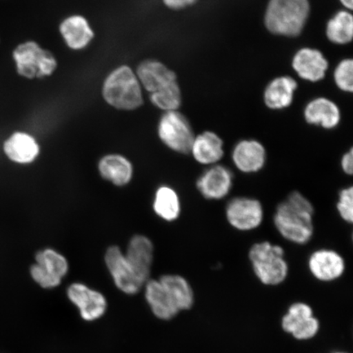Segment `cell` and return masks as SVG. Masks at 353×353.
Segmentation results:
<instances>
[{"instance_id":"6da1fadb","label":"cell","mask_w":353,"mask_h":353,"mask_svg":"<svg viewBox=\"0 0 353 353\" xmlns=\"http://www.w3.org/2000/svg\"><path fill=\"white\" fill-rule=\"evenodd\" d=\"M315 208L303 193L293 191L276 207L272 222L284 240L305 245L314 236Z\"/></svg>"},{"instance_id":"7a4b0ae2","label":"cell","mask_w":353,"mask_h":353,"mask_svg":"<svg viewBox=\"0 0 353 353\" xmlns=\"http://www.w3.org/2000/svg\"><path fill=\"white\" fill-rule=\"evenodd\" d=\"M248 258L256 279L263 286L274 288L288 279L290 265L281 245L269 241L255 242L250 246Z\"/></svg>"},{"instance_id":"3957f363","label":"cell","mask_w":353,"mask_h":353,"mask_svg":"<svg viewBox=\"0 0 353 353\" xmlns=\"http://www.w3.org/2000/svg\"><path fill=\"white\" fill-rule=\"evenodd\" d=\"M143 88L134 70L122 65L104 79L101 94L110 107L121 110H134L144 103Z\"/></svg>"},{"instance_id":"277c9868","label":"cell","mask_w":353,"mask_h":353,"mask_svg":"<svg viewBox=\"0 0 353 353\" xmlns=\"http://www.w3.org/2000/svg\"><path fill=\"white\" fill-rule=\"evenodd\" d=\"M309 11L308 0H270L265 25L273 34L297 37L305 26Z\"/></svg>"},{"instance_id":"5b68a950","label":"cell","mask_w":353,"mask_h":353,"mask_svg":"<svg viewBox=\"0 0 353 353\" xmlns=\"http://www.w3.org/2000/svg\"><path fill=\"white\" fill-rule=\"evenodd\" d=\"M280 327L282 332L294 341L307 343L319 336L322 322L312 304L297 300L287 306L281 316Z\"/></svg>"},{"instance_id":"8992f818","label":"cell","mask_w":353,"mask_h":353,"mask_svg":"<svg viewBox=\"0 0 353 353\" xmlns=\"http://www.w3.org/2000/svg\"><path fill=\"white\" fill-rule=\"evenodd\" d=\"M12 57L17 74L28 79L51 77L59 65L54 54L34 41L17 46L12 52Z\"/></svg>"},{"instance_id":"52a82bcc","label":"cell","mask_w":353,"mask_h":353,"mask_svg":"<svg viewBox=\"0 0 353 353\" xmlns=\"http://www.w3.org/2000/svg\"><path fill=\"white\" fill-rule=\"evenodd\" d=\"M158 136L168 148L176 153L188 154L195 134L186 117L178 110L165 112L158 123Z\"/></svg>"},{"instance_id":"ba28073f","label":"cell","mask_w":353,"mask_h":353,"mask_svg":"<svg viewBox=\"0 0 353 353\" xmlns=\"http://www.w3.org/2000/svg\"><path fill=\"white\" fill-rule=\"evenodd\" d=\"M265 217L263 203L254 197L232 198L225 207V218L230 227L241 232L257 230Z\"/></svg>"},{"instance_id":"9c48e42d","label":"cell","mask_w":353,"mask_h":353,"mask_svg":"<svg viewBox=\"0 0 353 353\" xmlns=\"http://www.w3.org/2000/svg\"><path fill=\"white\" fill-rule=\"evenodd\" d=\"M34 259L30 274L35 283L43 289H54L61 285L69 271L68 259L50 248L39 250Z\"/></svg>"},{"instance_id":"30bf717a","label":"cell","mask_w":353,"mask_h":353,"mask_svg":"<svg viewBox=\"0 0 353 353\" xmlns=\"http://www.w3.org/2000/svg\"><path fill=\"white\" fill-rule=\"evenodd\" d=\"M310 275L321 283H333L345 274L347 265L343 256L330 248L317 249L309 254L307 261Z\"/></svg>"},{"instance_id":"8fae6325","label":"cell","mask_w":353,"mask_h":353,"mask_svg":"<svg viewBox=\"0 0 353 353\" xmlns=\"http://www.w3.org/2000/svg\"><path fill=\"white\" fill-rule=\"evenodd\" d=\"M105 263L114 285L123 293L134 295L143 288L144 282L137 275L120 247H109L105 254Z\"/></svg>"},{"instance_id":"7c38bea8","label":"cell","mask_w":353,"mask_h":353,"mask_svg":"<svg viewBox=\"0 0 353 353\" xmlns=\"http://www.w3.org/2000/svg\"><path fill=\"white\" fill-rule=\"evenodd\" d=\"M234 174L228 167L218 164L206 167L198 176L196 187L200 195L207 201H222L231 193Z\"/></svg>"},{"instance_id":"4fadbf2b","label":"cell","mask_w":353,"mask_h":353,"mask_svg":"<svg viewBox=\"0 0 353 353\" xmlns=\"http://www.w3.org/2000/svg\"><path fill=\"white\" fill-rule=\"evenodd\" d=\"M66 294L70 301L79 309L83 320H99L107 312L108 301L104 295L85 284L74 282L68 287Z\"/></svg>"},{"instance_id":"5bb4252c","label":"cell","mask_w":353,"mask_h":353,"mask_svg":"<svg viewBox=\"0 0 353 353\" xmlns=\"http://www.w3.org/2000/svg\"><path fill=\"white\" fill-rule=\"evenodd\" d=\"M267 160L266 149L257 140H241L232 150L233 165L244 174L259 173L267 165Z\"/></svg>"},{"instance_id":"9a60e30c","label":"cell","mask_w":353,"mask_h":353,"mask_svg":"<svg viewBox=\"0 0 353 353\" xmlns=\"http://www.w3.org/2000/svg\"><path fill=\"white\" fill-rule=\"evenodd\" d=\"M144 90L149 94L165 90L176 83V74L161 61L147 59L140 63L135 72Z\"/></svg>"},{"instance_id":"2e32d148","label":"cell","mask_w":353,"mask_h":353,"mask_svg":"<svg viewBox=\"0 0 353 353\" xmlns=\"http://www.w3.org/2000/svg\"><path fill=\"white\" fill-rule=\"evenodd\" d=\"M3 152L14 164H32L41 153V145L32 134L17 131L8 137L3 143Z\"/></svg>"},{"instance_id":"e0dca14e","label":"cell","mask_w":353,"mask_h":353,"mask_svg":"<svg viewBox=\"0 0 353 353\" xmlns=\"http://www.w3.org/2000/svg\"><path fill=\"white\" fill-rule=\"evenodd\" d=\"M125 258L144 283L150 279L154 258V245L148 237L136 235L128 245Z\"/></svg>"},{"instance_id":"ac0fdd59","label":"cell","mask_w":353,"mask_h":353,"mask_svg":"<svg viewBox=\"0 0 353 353\" xmlns=\"http://www.w3.org/2000/svg\"><path fill=\"white\" fill-rule=\"evenodd\" d=\"M199 165L206 167L220 164L225 154L223 141L214 132L195 136L190 153Z\"/></svg>"},{"instance_id":"d6986e66","label":"cell","mask_w":353,"mask_h":353,"mask_svg":"<svg viewBox=\"0 0 353 353\" xmlns=\"http://www.w3.org/2000/svg\"><path fill=\"white\" fill-rule=\"evenodd\" d=\"M59 32L66 46L76 51L85 50L95 35L90 22L85 17L78 14L69 16L61 21Z\"/></svg>"},{"instance_id":"ffe728a7","label":"cell","mask_w":353,"mask_h":353,"mask_svg":"<svg viewBox=\"0 0 353 353\" xmlns=\"http://www.w3.org/2000/svg\"><path fill=\"white\" fill-rule=\"evenodd\" d=\"M144 287L145 300L158 319L171 321L179 314V309L159 279H149Z\"/></svg>"},{"instance_id":"44dd1931","label":"cell","mask_w":353,"mask_h":353,"mask_svg":"<svg viewBox=\"0 0 353 353\" xmlns=\"http://www.w3.org/2000/svg\"><path fill=\"white\" fill-rule=\"evenodd\" d=\"M293 68L302 79L316 82L325 77L328 63L320 51L306 48L294 56Z\"/></svg>"},{"instance_id":"7402d4cb","label":"cell","mask_w":353,"mask_h":353,"mask_svg":"<svg viewBox=\"0 0 353 353\" xmlns=\"http://www.w3.org/2000/svg\"><path fill=\"white\" fill-rule=\"evenodd\" d=\"M180 312L192 310L196 303L195 291L183 276L165 274L159 278Z\"/></svg>"},{"instance_id":"603a6c76","label":"cell","mask_w":353,"mask_h":353,"mask_svg":"<svg viewBox=\"0 0 353 353\" xmlns=\"http://www.w3.org/2000/svg\"><path fill=\"white\" fill-rule=\"evenodd\" d=\"M99 171L101 176L118 187L130 183L134 174L132 163L120 154H110L101 159Z\"/></svg>"},{"instance_id":"cb8c5ba5","label":"cell","mask_w":353,"mask_h":353,"mask_svg":"<svg viewBox=\"0 0 353 353\" xmlns=\"http://www.w3.org/2000/svg\"><path fill=\"white\" fill-rule=\"evenodd\" d=\"M304 117L310 125L321 126L325 130H332L341 122V112L337 105L323 98L312 101L307 105Z\"/></svg>"},{"instance_id":"d4e9b609","label":"cell","mask_w":353,"mask_h":353,"mask_svg":"<svg viewBox=\"0 0 353 353\" xmlns=\"http://www.w3.org/2000/svg\"><path fill=\"white\" fill-rule=\"evenodd\" d=\"M297 82L293 78L284 77L272 81L265 90V103L271 109H283L292 103Z\"/></svg>"},{"instance_id":"484cf974","label":"cell","mask_w":353,"mask_h":353,"mask_svg":"<svg viewBox=\"0 0 353 353\" xmlns=\"http://www.w3.org/2000/svg\"><path fill=\"white\" fill-rule=\"evenodd\" d=\"M153 209L159 217L166 222H174L179 218L182 205L178 192L173 188L161 186L157 190Z\"/></svg>"},{"instance_id":"4316f807","label":"cell","mask_w":353,"mask_h":353,"mask_svg":"<svg viewBox=\"0 0 353 353\" xmlns=\"http://www.w3.org/2000/svg\"><path fill=\"white\" fill-rule=\"evenodd\" d=\"M326 34L330 41L334 43L346 44L351 42L353 35V17L351 13L339 12L329 21Z\"/></svg>"},{"instance_id":"83f0119b","label":"cell","mask_w":353,"mask_h":353,"mask_svg":"<svg viewBox=\"0 0 353 353\" xmlns=\"http://www.w3.org/2000/svg\"><path fill=\"white\" fill-rule=\"evenodd\" d=\"M149 99L154 107L165 112L178 110L182 103V94L178 82L164 90L149 94Z\"/></svg>"},{"instance_id":"f1b7e54d","label":"cell","mask_w":353,"mask_h":353,"mask_svg":"<svg viewBox=\"0 0 353 353\" xmlns=\"http://www.w3.org/2000/svg\"><path fill=\"white\" fill-rule=\"evenodd\" d=\"M336 211L344 223H353V188L347 186L339 192Z\"/></svg>"},{"instance_id":"f546056e","label":"cell","mask_w":353,"mask_h":353,"mask_svg":"<svg viewBox=\"0 0 353 353\" xmlns=\"http://www.w3.org/2000/svg\"><path fill=\"white\" fill-rule=\"evenodd\" d=\"M335 83L341 90L352 92L353 91V61L345 59L337 66L334 72Z\"/></svg>"},{"instance_id":"4dcf8cb0","label":"cell","mask_w":353,"mask_h":353,"mask_svg":"<svg viewBox=\"0 0 353 353\" xmlns=\"http://www.w3.org/2000/svg\"><path fill=\"white\" fill-rule=\"evenodd\" d=\"M341 168L343 173L347 176L353 174V149L344 153L341 160Z\"/></svg>"},{"instance_id":"1f68e13d","label":"cell","mask_w":353,"mask_h":353,"mask_svg":"<svg viewBox=\"0 0 353 353\" xmlns=\"http://www.w3.org/2000/svg\"><path fill=\"white\" fill-rule=\"evenodd\" d=\"M197 0H163L167 8L173 10H183V8L192 6Z\"/></svg>"},{"instance_id":"d6a6232c","label":"cell","mask_w":353,"mask_h":353,"mask_svg":"<svg viewBox=\"0 0 353 353\" xmlns=\"http://www.w3.org/2000/svg\"><path fill=\"white\" fill-rule=\"evenodd\" d=\"M343 6L352 10L353 8V0H341Z\"/></svg>"},{"instance_id":"836d02e7","label":"cell","mask_w":353,"mask_h":353,"mask_svg":"<svg viewBox=\"0 0 353 353\" xmlns=\"http://www.w3.org/2000/svg\"><path fill=\"white\" fill-rule=\"evenodd\" d=\"M329 353H352V352L346 351V350H334V351L330 352Z\"/></svg>"}]
</instances>
